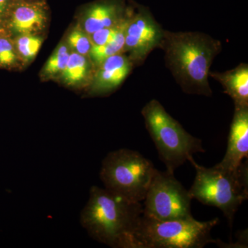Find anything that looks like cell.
<instances>
[{
    "label": "cell",
    "mask_w": 248,
    "mask_h": 248,
    "mask_svg": "<svg viewBox=\"0 0 248 248\" xmlns=\"http://www.w3.org/2000/svg\"><path fill=\"white\" fill-rule=\"evenodd\" d=\"M42 44V39L37 36L21 35L16 40V46L21 56L29 61L38 53Z\"/></svg>",
    "instance_id": "cell-18"
},
{
    "label": "cell",
    "mask_w": 248,
    "mask_h": 248,
    "mask_svg": "<svg viewBox=\"0 0 248 248\" xmlns=\"http://www.w3.org/2000/svg\"><path fill=\"white\" fill-rule=\"evenodd\" d=\"M69 56L70 53L66 45H60L46 63L44 75L52 77L62 73L66 66Z\"/></svg>",
    "instance_id": "cell-17"
},
{
    "label": "cell",
    "mask_w": 248,
    "mask_h": 248,
    "mask_svg": "<svg viewBox=\"0 0 248 248\" xmlns=\"http://www.w3.org/2000/svg\"><path fill=\"white\" fill-rule=\"evenodd\" d=\"M209 77L218 81L223 92L232 99L234 107H248V65L241 63L225 72H211Z\"/></svg>",
    "instance_id": "cell-13"
},
{
    "label": "cell",
    "mask_w": 248,
    "mask_h": 248,
    "mask_svg": "<svg viewBox=\"0 0 248 248\" xmlns=\"http://www.w3.org/2000/svg\"><path fill=\"white\" fill-rule=\"evenodd\" d=\"M153 162L138 151L122 148L103 160L100 179L104 188L125 200L141 203L154 176Z\"/></svg>",
    "instance_id": "cell-6"
},
{
    "label": "cell",
    "mask_w": 248,
    "mask_h": 248,
    "mask_svg": "<svg viewBox=\"0 0 248 248\" xmlns=\"http://www.w3.org/2000/svg\"><path fill=\"white\" fill-rule=\"evenodd\" d=\"M218 218L199 221L194 217L159 221L143 216L134 233L135 248H203L215 244L212 230Z\"/></svg>",
    "instance_id": "cell-5"
},
{
    "label": "cell",
    "mask_w": 248,
    "mask_h": 248,
    "mask_svg": "<svg viewBox=\"0 0 248 248\" xmlns=\"http://www.w3.org/2000/svg\"><path fill=\"white\" fill-rule=\"evenodd\" d=\"M143 215V205L97 186L80 214V223L91 237L115 248H135L133 236Z\"/></svg>",
    "instance_id": "cell-2"
},
{
    "label": "cell",
    "mask_w": 248,
    "mask_h": 248,
    "mask_svg": "<svg viewBox=\"0 0 248 248\" xmlns=\"http://www.w3.org/2000/svg\"><path fill=\"white\" fill-rule=\"evenodd\" d=\"M159 48L168 69L184 93L211 97L209 73L222 50L221 42L201 32L164 30Z\"/></svg>",
    "instance_id": "cell-1"
},
{
    "label": "cell",
    "mask_w": 248,
    "mask_h": 248,
    "mask_svg": "<svg viewBox=\"0 0 248 248\" xmlns=\"http://www.w3.org/2000/svg\"><path fill=\"white\" fill-rule=\"evenodd\" d=\"M68 45L76 50V53L84 56H89L92 43L89 35L84 31L74 30L72 31L68 37Z\"/></svg>",
    "instance_id": "cell-19"
},
{
    "label": "cell",
    "mask_w": 248,
    "mask_h": 248,
    "mask_svg": "<svg viewBox=\"0 0 248 248\" xmlns=\"http://www.w3.org/2000/svg\"><path fill=\"white\" fill-rule=\"evenodd\" d=\"M90 69L89 61L86 56L77 53H71L62 73V79L68 86L82 84L89 77Z\"/></svg>",
    "instance_id": "cell-14"
},
{
    "label": "cell",
    "mask_w": 248,
    "mask_h": 248,
    "mask_svg": "<svg viewBox=\"0 0 248 248\" xmlns=\"http://www.w3.org/2000/svg\"><path fill=\"white\" fill-rule=\"evenodd\" d=\"M134 63L124 53L109 57L99 66L90 87L92 95H104L117 89L126 79Z\"/></svg>",
    "instance_id": "cell-9"
},
{
    "label": "cell",
    "mask_w": 248,
    "mask_h": 248,
    "mask_svg": "<svg viewBox=\"0 0 248 248\" xmlns=\"http://www.w3.org/2000/svg\"><path fill=\"white\" fill-rule=\"evenodd\" d=\"M124 0H102L91 4L85 11L83 27L90 35L96 31L112 27L124 20L132 11Z\"/></svg>",
    "instance_id": "cell-11"
},
{
    "label": "cell",
    "mask_w": 248,
    "mask_h": 248,
    "mask_svg": "<svg viewBox=\"0 0 248 248\" xmlns=\"http://www.w3.org/2000/svg\"><path fill=\"white\" fill-rule=\"evenodd\" d=\"M192 200L174 173L156 169L143 201V216L159 221L192 218Z\"/></svg>",
    "instance_id": "cell-7"
},
{
    "label": "cell",
    "mask_w": 248,
    "mask_h": 248,
    "mask_svg": "<svg viewBox=\"0 0 248 248\" xmlns=\"http://www.w3.org/2000/svg\"><path fill=\"white\" fill-rule=\"evenodd\" d=\"M141 112L166 170L174 173L196 153H205L202 140L187 133L159 101L152 99Z\"/></svg>",
    "instance_id": "cell-4"
},
{
    "label": "cell",
    "mask_w": 248,
    "mask_h": 248,
    "mask_svg": "<svg viewBox=\"0 0 248 248\" xmlns=\"http://www.w3.org/2000/svg\"><path fill=\"white\" fill-rule=\"evenodd\" d=\"M125 32H122L112 42L104 45H93L89 56L91 62L98 67L109 57L123 53L125 44Z\"/></svg>",
    "instance_id": "cell-15"
},
{
    "label": "cell",
    "mask_w": 248,
    "mask_h": 248,
    "mask_svg": "<svg viewBox=\"0 0 248 248\" xmlns=\"http://www.w3.org/2000/svg\"><path fill=\"white\" fill-rule=\"evenodd\" d=\"M189 161L196 170L195 181L188 190L191 198L220 209L232 227L235 214L248 198V161L236 170L224 169L218 164L205 168L194 158Z\"/></svg>",
    "instance_id": "cell-3"
},
{
    "label": "cell",
    "mask_w": 248,
    "mask_h": 248,
    "mask_svg": "<svg viewBox=\"0 0 248 248\" xmlns=\"http://www.w3.org/2000/svg\"><path fill=\"white\" fill-rule=\"evenodd\" d=\"M164 29L145 6H137L129 19L123 53L135 64L141 65L155 48H159Z\"/></svg>",
    "instance_id": "cell-8"
},
{
    "label": "cell",
    "mask_w": 248,
    "mask_h": 248,
    "mask_svg": "<svg viewBox=\"0 0 248 248\" xmlns=\"http://www.w3.org/2000/svg\"><path fill=\"white\" fill-rule=\"evenodd\" d=\"M133 9H132L130 14L122 22L112 26V27L100 29V30L96 31L90 35V40H91L92 45H104L113 42L122 32H124L126 29L129 19L133 13Z\"/></svg>",
    "instance_id": "cell-16"
},
{
    "label": "cell",
    "mask_w": 248,
    "mask_h": 248,
    "mask_svg": "<svg viewBox=\"0 0 248 248\" xmlns=\"http://www.w3.org/2000/svg\"><path fill=\"white\" fill-rule=\"evenodd\" d=\"M47 16L45 7L36 3H24L14 8L10 16L9 26L19 35H32L45 28Z\"/></svg>",
    "instance_id": "cell-12"
},
{
    "label": "cell",
    "mask_w": 248,
    "mask_h": 248,
    "mask_svg": "<svg viewBox=\"0 0 248 248\" xmlns=\"http://www.w3.org/2000/svg\"><path fill=\"white\" fill-rule=\"evenodd\" d=\"M248 155V107H234L224 157L218 165L224 169L236 170Z\"/></svg>",
    "instance_id": "cell-10"
},
{
    "label": "cell",
    "mask_w": 248,
    "mask_h": 248,
    "mask_svg": "<svg viewBox=\"0 0 248 248\" xmlns=\"http://www.w3.org/2000/svg\"><path fill=\"white\" fill-rule=\"evenodd\" d=\"M16 50L11 41L0 37V67L12 66L16 63Z\"/></svg>",
    "instance_id": "cell-20"
},
{
    "label": "cell",
    "mask_w": 248,
    "mask_h": 248,
    "mask_svg": "<svg viewBox=\"0 0 248 248\" xmlns=\"http://www.w3.org/2000/svg\"><path fill=\"white\" fill-rule=\"evenodd\" d=\"M11 0H0V17L7 12L11 6Z\"/></svg>",
    "instance_id": "cell-21"
}]
</instances>
